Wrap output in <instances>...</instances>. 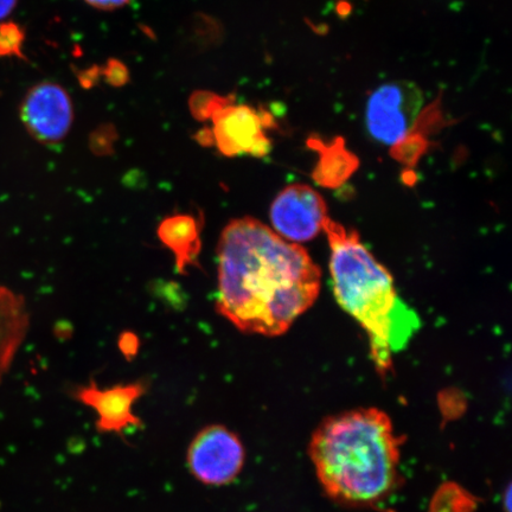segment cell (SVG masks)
Masks as SVG:
<instances>
[{
  "mask_svg": "<svg viewBox=\"0 0 512 512\" xmlns=\"http://www.w3.org/2000/svg\"><path fill=\"white\" fill-rule=\"evenodd\" d=\"M22 123L38 143L55 145L68 136L74 123L72 98L54 82L38 83L22 102Z\"/></svg>",
  "mask_w": 512,
  "mask_h": 512,
  "instance_id": "52a82bcc",
  "label": "cell"
},
{
  "mask_svg": "<svg viewBox=\"0 0 512 512\" xmlns=\"http://www.w3.org/2000/svg\"><path fill=\"white\" fill-rule=\"evenodd\" d=\"M309 145L320 153L319 164L315 171V178L320 184L334 187L344 182L357 169L358 159L345 149L342 138H337L330 145L312 138L309 140Z\"/></svg>",
  "mask_w": 512,
  "mask_h": 512,
  "instance_id": "7c38bea8",
  "label": "cell"
},
{
  "mask_svg": "<svg viewBox=\"0 0 512 512\" xmlns=\"http://www.w3.org/2000/svg\"><path fill=\"white\" fill-rule=\"evenodd\" d=\"M101 75L108 85L112 87H123L130 80V72H128L125 64L119 60H110L105 64V68L101 70Z\"/></svg>",
  "mask_w": 512,
  "mask_h": 512,
  "instance_id": "e0dca14e",
  "label": "cell"
},
{
  "mask_svg": "<svg viewBox=\"0 0 512 512\" xmlns=\"http://www.w3.org/2000/svg\"><path fill=\"white\" fill-rule=\"evenodd\" d=\"M245 462L246 450L239 435L223 425L204 427L188 447V469L192 477L203 485L233 483Z\"/></svg>",
  "mask_w": 512,
  "mask_h": 512,
  "instance_id": "277c9868",
  "label": "cell"
},
{
  "mask_svg": "<svg viewBox=\"0 0 512 512\" xmlns=\"http://www.w3.org/2000/svg\"><path fill=\"white\" fill-rule=\"evenodd\" d=\"M211 121L213 146L217 147L221 155L229 158H262L270 153L272 140L267 136V131L277 126L270 112L238 104L235 100L217 112Z\"/></svg>",
  "mask_w": 512,
  "mask_h": 512,
  "instance_id": "5b68a950",
  "label": "cell"
},
{
  "mask_svg": "<svg viewBox=\"0 0 512 512\" xmlns=\"http://www.w3.org/2000/svg\"><path fill=\"white\" fill-rule=\"evenodd\" d=\"M16 4L17 0H0V19L8 17Z\"/></svg>",
  "mask_w": 512,
  "mask_h": 512,
  "instance_id": "ffe728a7",
  "label": "cell"
},
{
  "mask_svg": "<svg viewBox=\"0 0 512 512\" xmlns=\"http://www.w3.org/2000/svg\"><path fill=\"white\" fill-rule=\"evenodd\" d=\"M92 8L101 11H114L124 8L131 0H85Z\"/></svg>",
  "mask_w": 512,
  "mask_h": 512,
  "instance_id": "ac0fdd59",
  "label": "cell"
},
{
  "mask_svg": "<svg viewBox=\"0 0 512 512\" xmlns=\"http://www.w3.org/2000/svg\"><path fill=\"white\" fill-rule=\"evenodd\" d=\"M29 330V312L22 296L0 285V380L10 370Z\"/></svg>",
  "mask_w": 512,
  "mask_h": 512,
  "instance_id": "30bf717a",
  "label": "cell"
},
{
  "mask_svg": "<svg viewBox=\"0 0 512 512\" xmlns=\"http://www.w3.org/2000/svg\"><path fill=\"white\" fill-rule=\"evenodd\" d=\"M421 105L422 94L414 83L396 81L377 88L367 106L371 137L386 145L399 143L411 133Z\"/></svg>",
  "mask_w": 512,
  "mask_h": 512,
  "instance_id": "8992f818",
  "label": "cell"
},
{
  "mask_svg": "<svg viewBox=\"0 0 512 512\" xmlns=\"http://www.w3.org/2000/svg\"><path fill=\"white\" fill-rule=\"evenodd\" d=\"M328 219L324 198L306 184L288 185L271 207L275 232L293 243L315 239Z\"/></svg>",
  "mask_w": 512,
  "mask_h": 512,
  "instance_id": "ba28073f",
  "label": "cell"
},
{
  "mask_svg": "<svg viewBox=\"0 0 512 512\" xmlns=\"http://www.w3.org/2000/svg\"><path fill=\"white\" fill-rule=\"evenodd\" d=\"M119 347L123 354L130 358L137 354L139 347L138 338L133 334H124L120 337Z\"/></svg>",
  "mask_w": 512,
  "mask_h": 512,
  "instance_id": "d6986e66",
  "label": "cell"
},
{
  "mask_svg": "<svg viewBox=\"0 0 512 512\" xmlns=\"http://www.w3.org/2000/svg\"><path fill=\"white\" fill-rule=\"evenodd\" d=\"M441 99H443V96L440 95L432 104L419 112L411 132L420 133L425 137L427 134L439 131L440 128L446 125L443 108H441V105H443Z\"/></svg>",
  "mask_w": 512,
  "mask_h": 512,
  "instance_id": "5bb4252c",
  "label": "cell"
},
{
  "mask_svg": "<svg viewBox=\"0 0 512 512\" xmlns=\"http://www.w3.org/2000/svg\"><path fill=\"white\" fill-rule=\"evenodd\" d=\"M401 444L386 413L362 408L323 421L310 457L326 494L339 503L370 505L398 483Z\"/></svg>",
  "mask_w": 512,
  "mask_h": 512,
  "instance_id": "7a4b0ae2",
  "label": "cell"
},
{
  "mask_svg": "<svg viewBox=\"0 0 512 512\" xmlns=\"http://www.w3.org/2000/svg\"><path fill=\"white\" fill-rule=\"evenodd\" d=\"M324 232L331 249L330 272L337 302L366 330L370 354L381 374L392 368L393 355L405 350L420 319L396 291L392 275L363 245L355 230L330 219Z\"/></svg>",
  "mask_w": 512,
  "mask_h": 512,
  "instance_id": "3957f363",
  "label": "cell"
},
{
  "mask_svg": "<svg viewBox=\"0 0 512 512\" xmlns=\"http://www.w3.org/2000/svg\"><path fill=\"white\" fill-rule=\"evenodd\" d=\"M145 382L138 381L100 388L95 382L74 389L73 398L83 406L93 409L96 415L95 427L100 433L123 435L131 428L143 425L134 413V406L145 395Z\"/></svg>",
  "mask_w": 512,
  "mask_h": 512,
  "instance_id": "9c48e42d",
  "label": "cell"
},
{
  "mask_svg": "<svg viewBox=\"0 0 512 512\" xmlns=\"http://www.w3.org/2000/svg\"><path fill=\"white\" fill-rule=\"evenodd\" d=\"M427 140L422 134L411 132L392 146L393 156L406 163H414L427 149Z\"/></svg>",
  "mask_w": 512,
  "mask_h": 512,
  "instance_id": "9a60e30c",
  "label": "cell"
},
{
  "mask_svg": "<svg viewBox=\"0 0 512 512\" xmlns=\"http://www.w3.org/2000/svg\"><path fill=\"white\" fill-rule=\"evenodd\" d=\"M24 32L16 24H4L0 27V55H22Z\"/></svg>",
  "mask_w": 512,
  "mask_h": 512,
  "instance_id": "2e32d148",
  "label": "cell"
},
{
  "mask_svg": "<svg viewBox=\"0 0 512 512\" xmlns=\"http://www.w3.org/2000/svg\"><path fill=\"white\" fill-rule=\"evenodd\" d=\"M217 259V311L246 334L283 335L318 298L322 274L309 253L252 217L229 222Z\"/></svg>",
  "mask_w": 512,
  "mask_h": 512,
  "instance_id": "6da1fadb",
  "label": "cell"
},
{
  "mask_svg": "<svg viewBox=\"0 0 512 512\" xmlns=\"http://www.w3.org/2000/svg\"><path fill=\"white\" fill-rule=\"evenodd\" d=\"M235 101V96H223L209 91H197L190 95L189 110L196 120L201 123L211 120L214 115Z\"/></svg>",
  "mask_w": 512,
  "mask_h": 512,
  "instance_id": "4fadbf2b",
  "label": "cell"
},
{
  "mask_svg": "<svg viewBox=\"0 0 512 512\" xmlns=\"http://www.w3.org/2000/svg\"><path fill=\"white\" fill-rule=\"evenodd\" d=\"M202 223L190 214L166 217L159 224L158 238L175 256L178 273H187V268L197 264L201 253Z\"/></svg>",
  "mask_w": 512,
  "mask_h": 512,
  "instance_id": "8fae6325",
  "label": "cell"
}]
</instances>
